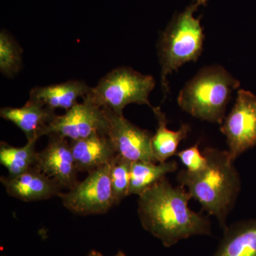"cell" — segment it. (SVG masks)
Masks as SVG:
<instances>
[{"instance_id": "1", "label": "cell", "mask_w": 256, "mask_h": 256, "mask_svg": "<svg viewBox=\"0 0 256 256\" xmlns=\"http://www.w3.org/2000/svg\"><path fill=\"white\" fill-rule=\"evenodd\" d=\"M138 214L142 228L164 247L194 236H212L210 220L188 206L192 200L182 185L174 186L163 178L140 195Z\"/></svg>"}, {"instance_id": "2", "label": "cell", "mask_w": 256, "mask_h": 256, "mask_svg": "<svg viewBox=\"0 0 256 256\" xmlns=\"http://www.w3.org/2000/svg\"><path fill=\"white\" fill-rule=\"evenodd\" d=\"M202 152L207 160L206 168L196 173L182 170L178 182L224 229L242 190L240 175L228 151L206 148Z\"/></svg>"}, {"instance_id": "3", "label": "cell", "mask_w": 256, "mask_h": 256, "mask_svg": "<svg viewBox=\"0 0 256 256\" xmlns=\"http://www.w3.org/2000/svg\"><path fill=\"white\" fill-rule=\"evenodd\" d=\"M240 82L220 66L202 68L180 92L182 110L202 120L222 124L230 96Z\"/></svg>"}, {"instance_id": "4", "label": "cell", "mask_w": 256, "mask_h": 256, "mask_svg": "<svg viewBox=\"0 0 256 256\" xmlns=\"http://www.w3.org/2000/svg\"><path fill=\"white\" fill-rule=\"evenodd\" d=\"M200 6L192 3L175 15L160 36L158 54L161 66V85L164 97L170 92L166 77L190 62H196L203 52L204 34L200 18L194 16Z\"/></svg>"}, {"instance_id": "5", "label": "cell", "mask_w": 256, "mask_h": 256, "mask_svg": "<svg viewBox=\"0 0 256 256\" xmlns=\"http://www.w3.org/2000/svg\"><path fill=\"white\" fill-rule=\"evenodd\" d=\"M154 86L152 76L144 75L129 67H120L101 78L82 99L100 108L122 114L130 104L146 105L152 108L149 96Z\"/></svg>"}, {"instance_id": "6", "label": "cell", "mask_w": 256, "mask_h": 256, "mask_svg": "<svg viewBox=\"0 0 256 256\" xmlns=\"http://www.w3.org/2000/svg\"><path fill=\"white\" fill-rule=\"evenodd\" d=\"M62 204L75 214H105L116 205L110 178V163L88 172L85 180L58 195Z\"/></svg>"}, {"instance_id": "7", "label": "cell", "mask_w": 256, "mask_h": 256, "mask_svg": "<svg viewBox=\"0 0 256 256\" xmlns=\"http://www.w3.org/2000/svg\"><path fill=\"white\" fill-rule=\"evenodd\" d=\"M220 132L226 138L228 154L235 161L256 146V96L239 90L233 108L225 117Z\"/></svg>"}, {"instance_id": "8", "label": "cell", "mask_w": 256, "mask_h": 256, "mask_svg": "<svg viewBox=\"0 0 256 256\" xmlns=\"http://www.w3.org/2000/svg\"><path fill=\"white\" fill-rule=\"evenodd\" d=\"M102 109L108 124L107 136L118 156L132 162H158L152 149V133L130 122L124 114H118L107 108Z\"/></svg>"}, {"instance_id": "9", "label": "cell", "mask_w": 256, "mask_h": 256, "mask_svg": "<svg viewBox=\"0 0 256 256\" xmlns=\"http://www.w3.org/2000/svg\"><path fill=\"white\" fill-rule=\"evenodd\" d=\"M108 128L104 109L82 99L65 114H56L47 128L46 136L55 134L70 141L78 140L96 133L107 134Z\"/></svg>"}, {"instance_id": "10", "label": "cell", "mask_w": 256, "mask_h": 256, "mask_svg": "<svg viewBox=\"0 0 256 256\" xmlns=\"http://www.w3.org/2000/svg\"><path fill=\"white\" fill-rule=\"evenodd\" d=\"M47 137L46 146L37 153L36 168L55 180L62 188L70 190L78 182V171L70 140L55 134H48Z\"/></svg>"}, {"instance_id": "11", "label": "cell", "mask_w": 256, "mask_h": 256, "mask_svg": "<svg viewBox=\"0 0 256 256\" xmlns=\"http://www.w3.org/2000/svg\"><path fill=\"white\" fill-rule=\"evenodd\" d=\"M0 182L9 196L25 202L50 200L58 196L63 190L36 168L18 176H2Z\"/></svg>"}, {"instance_id": "12", "label": "cell", "mask_w": 256, "mask_h": 256, "mask_svg": "<svg viewBox=\"0 0 256 256\" xmlns=\"http://www.w3.org/2000/svg\"><path fill=\"white\" fill-rule=\"evenodd\" d=\"M0 116L22 131L26 140L30 142L46 136L47 128L56 114L55 110L30 98L22 107L2 108Z\"/></svg>"}, {"instance_id": "13", "label": "cell", "mask_w": 256, "mask_h": 256, "mask_svg": "<svg viewBox=\"0 0 256 256\" xmlns=\"http://www.w3.org/2000/svg\"><path fill=\"white\" fill-rule=\"evenodd\" d=\"M77 170L90 172L110 164L117 156L107 134L96 133L84 139L70 141Z\"/></svg>"}, {"instance_id": "14", "label": "cell", "mask_w": 256, "mask_h": 256, "mask_svg": "<svg viewBox=\"0 0 256 256\" xmlns=\"http://www.w3.org/2000/svg\"><path fill=\"white\" fill-rule=\"evenodd\" d=\"M92 87L82 80H69L58 84L36 86L30 92V98L38 101L52 110L64 109L66 111L78 104L90 92Z\"/></svg>"}, {"instance_id": "15", "label": "cell", "mask_w": 256, "mask_h": 256, "mask_svg": "<svg viewBox=\"0 0 256 256\" xmlns=\"http://www.w3.org/2000/svg\"><path fill=\"white\" fill-rule=\"evenodd\" d=\"M223 230L214 256H256V218L235 222Z\"/></svg>"}, {"instance_id": "16", "label": "cell", "mask_w": 256, "mask_h": 256, "mask_svg": "<svg viewBox=\"0 0 256 256\" xmlns=\"http://www.w3.org/2000/svg\"><path fill=\"white\" fill-rule=\"evenodd\" d=\"M151 109L158 120V128L152 137V149L156 161L164 162L178 153V144L188 137L191 128L188 124H183L178 130H172L168 128V119L160 108Z\"/></svg>"}, {"instance_id": "17", "label": "cell", "mask_w": 256, "mask_h": 256, "mask_svg": "<svg viewBox=\"0 0 256 256\" xmlns=\"http://www.w3.org/2000/svg\"><path fill=\"white\" fill-rule=\"evenodd\" d=\"M178 170L176 160L164 162H132L131 164L130 184L129 196L142 194L143 192L156 184L170 173Z\"/></svg>"}, {"instance_id": "18", "label": "cell", "mask_w": 256, "mask_h": 256, "mask_svg": "<svg viewBox=\"0 0 256 256\" xmlns=\"http://www.w3.org/2000/svg\"><path fill=\"white\" fill-rule=\"evenodd\" d=\"M37 141H30L23 146H14L6 142L0 143V163L8 175L18 176L36 168Z\"/></svg>"}, {"instance_id": "19", "label": "cell", "mask_w": 256, "mask_h": 256, "mask_svg": "<svg viewBox=\"0 0 256 256\" xmlns=\"http://www.w3.org/2000/svg\"><path fill=\"white\" fill-rule=\"evenodd\" d=\"M22 50L8 32L0 33V72L6 77L14 76L22 64Z\"/></svg>"}, {"instance_id": "20", "label": "cell", "mask_w": 256, "mask_h": 256, "mask_svg": "<svg viewBox=\"0 0 256 256\" xmlns=\"http://www.w3.org/2000/svg\"><path fill=\"white\" fill-rule=\"evenodd\" d=\"M132 162L116 156L110 162V178L116 205L129 196Z\"/></svg>"}, {"instance_id": "21", "label": "cell", "mask_w": 256, "mask_h": 256, "mask_svg": "<svg viewBox=\"0 0 256 256\" xmlns=\"http://www.w3.org/2000/svg\"><path fill=\"white\" fill-rule=\"evenodd\" d=\"M198 146L200 142H197L194 146L178 152L176 154L188 172H198L206 168V156L200 151Z\"/></svg>"}, {"instance_id": "22", "label": "cell", "mask_w": 256, "mask_h": 256, "mask_svg": "<svg viewBox=\"0 0 256 256\" xmlns=\"http://www.w3.org/2000/svg\"><path fill=\"white\" fill-rule=\"evenodd\" d=\"M86 256H102V254H100V252H97V250H90V252H88V254H87ZM114 256H126V254H124V252H122V250H120L118 252L117 254H116Z\"/></svg>"}, {"instance_id": "23", "label": "cell", "mask_w": 256, "mask_h": 256, "mask_svg": "<svg viewBox=\"0 0 256 256\" xmlns=\"http://www.w3.org/2000/svg\"><path fill=\"white\" fill-rule=\"evenodd\" d=\"M208 0H196L197 2L200 3V5H206Z\"/></svg>"}, {"instance_id": "24", "label": "cell", "mask_w": 256, "mask_h": 256, "mask_svg": "<svg viewBox=\"0 0 256 256\" xmlns=\"http://www.w3.org/2000/svg\"></svg>"}]
</instances>
